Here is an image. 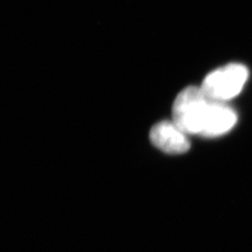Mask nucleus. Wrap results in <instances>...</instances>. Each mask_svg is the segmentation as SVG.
<instances>
[{"label": "nucleus", "mask_w": 252, "mask_h": 252, "mask_svg": "<svg viewBox=\"0 0 252 252\" xmlns=\"http://www.w3.org/2000/svg\"><path fill=\"white\" fill-rule=\"evenodd\" d=\"M249 77L248 68L241 63H230L209 73L201 89L208 99L224 102L236 96Z\"/></svg>", "instance_id": "f03ea898"}, {"label": "nucleus", "mask_w": 252, "mask_h": 252, "mask_svg": "<svg viewBox=\"0 0 252 252\" xmlns=\"http://www.w3.org/2000/svg\"><path fill=\"white\" fill-rule=\"evenodd\" d=\"M150 137L154 146L169 154L186 153L189 149L186 133L174 122L158 123L152 128Z\"/></svg>", "instance_id": "7ed1b4c3"}, {"label": "nucleus", "mask_w": 252, "mask_h": 252, "mask_svg": "<svg viewBox=\"0 0 252 252\" xmlns=\"http://www.w3.org/2000/svg\"><path fill=\"white\" fill-rule=\"evenodd\" d=\"M237 121L234 109L224 104L210 100L207 121L202 135L206 137H215L230 131Z\"/></svg>", "instance_id": "20e7f679"}, {"label": "nucleus", "mask_w": 252, "mask_h": 252, "mask_svg": "<svg viewBox=\"0 0 252 252\" xmlns=\"http://www.w3.org/2000/svg\"><path fill=\"white\" fill-rule=\"evenodd\" d=\"M210 105L201 88L187 87L181 91L173 105L174 123L186 134L202 135Z\"/></svg>", "instance_id": "f257e3e1"}]
</instances>
